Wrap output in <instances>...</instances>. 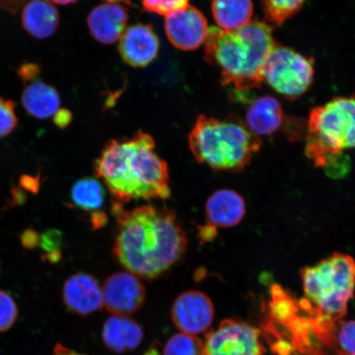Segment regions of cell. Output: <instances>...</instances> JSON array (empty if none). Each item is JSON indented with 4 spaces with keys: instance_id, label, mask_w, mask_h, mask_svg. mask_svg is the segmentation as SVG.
I'll list each match as a JSON object with an SVG mask.
<instances>
[{
    "instance_id": "6da1fadb",
    "label": "cell",
    "mask_w": 355,
    "mask_h": 355,
    "mask_svg": "<svg viewBox=\"0 0 355 355\" xmlns=\"http://www.w3.org/2000/svg\"><path fill=\"white\" fill-rule=\"evenodd\" d=\"M112 211L118 224L113 252L128 272L153 281L183 259L187 236L174 211L153 205L127 211L119 202Z\"/></svg>"
},
{
    "instance_id": "7a4b0ae2",
    "label": "cell",
    "mask_w": 355,
    "mask_h": 355,
    "mask_svg": "<svg viewBox=\"0 0 355 355\" xmlns=\"http://www.w3.org/2000/svg\"><path fill=\"white\" fill-rule=\"evenodd\" d=\"M95 175L119 203L170 198V174L148 133L106 144L93 165Z\"/></svg>"
},
{
    "instance_id": "3957f363",
    "label": "cell",
    "mask_w": 355,
    "mask_h": 355,
    "mask_svg": "<svg viewBox=\"0 0 355 355\" xmlns=\"http://www.w3.org/2000/svg\"><path fill=\"white\" fill-rule=\"evenodd\" d=\"M304 297L299 307L312 319L318 335L326 347L336 348L338 322L347 312L355 290V259L352 256L332 254L316 265L301 270Z\"/></svg>"
},
{
    "instance_id": "277c9868",
    "label": "cell",
    "mask_w": 355,
    "mask_h": 355,
    "mask_svg": "<svg viewBox=\"0 0 355 355\" xmlns=\"http://www.w3.org/2000/svg\"><path fill=\"white\" fill-rule=\"evenodd\" d=\"M204 44L207 63L220 70L224 85L238 92L261 85L266 62L277 44L270 26L259 20L234 32L213 26Z\"/></svg>"
},
{
    "instance_id": "5b68a950",
    "label": "cell",
    "mask_w": 355,
    "mask_h": 355,
    "mask_svg": "<svg viewBox=\"0 0 355 355\" xmlns=\"http://www.w3.org/2000/svg\"><path fill=\"white\" fill-rule=\"evenodd\" d=\"M189 145L200 165L215 171L238 172L250 165L261 141L241 123L202 114L189 133Z\"/></svg>"
},
{
    "instance_id": "8992f818",
    "label": "cell",
    "mask_w": 355,
    "mask_h": 355,
    "mask_svg": "<svg viewBox=\"0 0 355 355\" xmlns=\"http://www.w3.org/2000/svg\"><path fill=\"white\" fill-rule=\"evenodd\" d=\"M306 155L324 167L344 150L355 148V97H339L309 114Z\"/></svg>"
},
{
    "instance_id": "52a82bcc",
    "label": "cell",
    "mask_w": 355,
    "mask_h": 355,
    "mask_svg": "<svg viewBox=\"0 0 355 355\" xmlns=\"http://www.w3.org/2000/svg\"><path fill=\"white\" fill-rule=\"evenodd\" d=\"M313 74V65L308 58L277 44L266 62L264 80L279 94L296 99L308 91Z\"/></svg>"
},
{
    "instance_id": "ba28073f",
    "label": "cell",
    "mask_w": 355,
    "mask_h": 355,
    "mask_svg": "<svg viewBox=\"0 0 355 355\" xmlns=\"http://www.w3.org/2000/svg\"><path fill=\"white\" fill-rule=\"evenodd\" d=\"M205 355H265L260 330L239 319L222 321L207 333L204 341Z\"/></svg>"
},
{
    "instance_id": "9c48e42d",
    "label": "cell",
    "mask_w": 355,
    "mask_h": 355,
    "mask_svg": "<svg viewBox=\"0 0 355 355\" xmlns=\"http://www.w3.org/2000/svg\"><path fill=\"white\" fill-rule=\"evenodd\" d=\"M104 307L113 315L130 316L143 307L146 288L140 278L128 272L111 275L102 286Z\"/></svg>"
},
{
    "instance_id": "30bf717a",
    "label": "cell",
    "mask_w": 355,
    "mask_h": 355,
    "mask_svg": "<svg viewBox=\"0 0 355 355\" xmlns=\"http://www.w3.org/2000/svg\"><path fill=\"white\" fill-rule=\"evenodd\" d=\"M215 308L206 294L188 291L177 297L171 307V319L182 333L197 336L210 327Z\"/></svg>"
},
{
    "instance_id": "8fae6325",
    "label": "cell",
    "mask_w": 355,
    "mask_h": 355,
    "mask_svg": "<svg viewBox=\"0 0 355 355\" xmlns=\"http://www.w3.org/2000/svg\"><path fill=\"white\" fill-rule=\"evenodd\" d=\"M165 29L168 41L182 51H193L201 46L209 31L202 12L189 4L166 16Z\"/></svg>"
},
{
    "instance_id": "7c38bea8",
    "label": "cell",
    "mask_w": 355,
    "mask_h": 355,
    "mask_svg": "<svg viewBox=\"0 0 355 355\" xmlns=\"http://www.w3.org/2000/svg\"><path fill=\"white\" fill-rule=\"evenodd\" d=\"M128 3V0H107L93 8L87 17V25L97 42L110 44L119 41L127 28Z\"/></svg>"
},
{
    "instance_id": "4fadbf2b",
    "label": "cell",
    "mask_w": 355,
    "mask_h": 355,
    "mask_svg": "<svg viewBox=\"0 0 355 355\" xmlns=\"http://www.w3.org/2000/svg\"><path fill=\"white\" fill-rule=\"evenodd\" d=\"M62 295L67 309L79 316H87L104 307L102 287L87 273H77L67 279Z\"/></svg>"
},
{
    "instance_id": "5bb4252c",
    "label": "cell",
    "mask_w": 355,
    "mask_h": 355,
    "mask_svg": "<svg viewBox=\"0 0 355 355\" xmlns=\"http://www.w3.org/2000/svg\"><path fill=\"white\" fill-rule=\"evenodd\" d=\"M159 42L152 26L135 24L124 31L119 51L123 60L135 68H144L157 58Z\"/></svg>"
},
{
    "instance_id": "9a60e30c",
    "label": "cell",
    "mask_w": 355,
    "mask_h": 355,
    "mask_svg": "<svg viewBox=\"0 0 355 355\" xmlns=\"http://www.w3.org/2000/svg\"><path fill=\"white\" fill-rule=\"evenodd\" d=\"M205 209L207 224L216 228H232L243 219L246 204L241 194L230 189H220L208 198Z\"/></svg>"
},
{
    "instance_id": "2e32d148",
    "label": "cell",
    "mask_w": 355,
    "mask_h": 355,
    "mask_svg": "<svg viewBox=\"0 0 355 355\" xmlns=\"http://www.w3.org/2000/svg\"><path fill=\"white\" fill-rule=\"evenodd\" d=\"M144 331L135 319L112 315L106 319L101 331L105 347L117 354L131 352L141 345Z\"/></svg>"
},
{
    "instance_id": "e0dca14e",
    "label": "cell",
    "mask_w": 355,
    "mask_h": 355,
    "mask_svg": "<svg viewBox=\"0 0 355 355\" xmlns=\"http://www.w3.org/2000/svg\"><path fill=\"white\" fill-rule=\"evenodd\" d=\"M21 25L32 37L47 39L56 32L60 12L47 0H30L22 8Z\"/></svg>"
},
{
    "instance_id": "ac0fdd59",
    "label": "cell",
    "mask_w": 355,
    "mask_h": 355,
    "mask_svg": "<svg viewBox=\"0 0 355 355\" xmlns=\"http://www.w3.org/2000/svg\"><path fill=\"white\" fill-rule=\"evenodd\" d=\"M284 112L281 104L272 96H261L248 108L246 121L248 128L257 136H268L281 128Z\"/></svg>"
},
{
    "instance_id": "d6986e66",
    "label": "cell",
    "mask_w": 355,
    "mask_h": 355,
    "mask_svg": "<svg viewBox=\"0 0 355 355\" xmlns=\"http://www.w3.org/2000/svg\"><path fill=\"white\" fill-rule=\"evenodd\" d=\"M21 104L33 117L47 119L54 117L60 109V97L55 87L43 82H35L22 92Z\"/></svg>"
},
{
    "instance_id": "ffe728a7",
    "label": "cell",
    "mask_w": 355,
    "mask_h": 355,
    "mask_svg": "<svg viewBox=\"0 0 355 355\" xmlns=\"http://www.w3.org/2000/svg\"><path fill=\"white\" fill-rule=\"evenodd\" d=\"M212 13L219 28L234 32L252 21V0H213Z\"/></svg>"
},
{
    "instance_id": "44dd1931",
    "label": "cell",
    "mask_w": 355,
    "mask_h": 355,
    "mask_svg": "<svg viewBox=\"0 0 355 355\" xmlns=\"http://www.w3.org/2000/svg\"><path fill=\"white\" fill-rule=\"evenodd\" d=\"M70 197L74 207L92 214L101 211L103 207L105 192L98 180L95 178H83L73 185Z\"/></svg>"
},
{
    "instance_id": "7402d4cb",
    "label": "cell",
    "mask_w": 355,
    "mask_h": 355,
    "mask_svg": "<svg viewBox=\"0 0 355 355\" xmlns=\"http://www.w3.org/2000/svg\"><path fill=\"white\" fill-rule=\"evenodd\" d=\"M163 355H205V348L196 336L181 332L167 340Z\"/></svg>"
},
{
    "instance_id": "603a6c76",
    "label": "cell",
    "mask_w": 355,
    "mask_h": 355,
    "mask_svg": "<svg viewBox=\"0 0 355 355\" xmlns=\"http://www.w3.org/2000/svg\"><path fill=\"white\" fill-rule=\"evenodd\" d=\"M307 0H263L266 19L277 26L298 12Z\"/></svg>"
},
{
    "instance_id": "cb8c5ba5",
    "label": "cell",
    "mask_w": 355,
    "mask_h": 355,
    "mask_svg": "<svg viewBox=\"0 0 355 355\" xmlns=\"http://www.w3.org/2000/svg\"><path fill=\"white\" fill-rule=\"evenodd\" d=\"M336 347L338 354L355 355V321L340 322L336 333Z\"/></svg>"
},
{
    "instance_id": "d4e9b609",
    "label": "cell",
    "mask_w": 355,
    "mask_h": 355,
    "mask_svg": "<svg viewBox=\"0 0 355 355\" xmlns=\"http://www.w3.org/2000/svg\"><path fill=\"white\" fill-rule=\"evenodd\" d=\"M19 316L15 301L7 292L0 291V332L10 330Z\"/></svg>"
},
{
    "instance_id": "484cf974",
    "label": "cell",
    "mask_w": 355,
    "mask_h": 355,
    "mask_svg": "<svg viewBox=\"0 0 355 355\" xmlns=\"http://www.w3.org/2000/svg\"><path fill=\"white\" fill-rule=\"evenodd\" d=\"M17 126L15 103L11 100L0 97V139L10 135Z\"/></svg>"
},
{
    "instance_id": "4316f807",
    "label": "cell",
    "mask_w": 355,
    "mask_h": 355,
    "mask_svg": "<svg viewBox=\"0 0 355 355\" xmlns=\"http://www.w3.org/2000/svg\"><path fill=\"white\" fill-rule=\"evenodd\" d=\"M189 0H141L146 11L167 16L189 6Z\"/></svg>"
},
{
    "instance_id": "83f0119b",
    "label": "cell",
    "mask_w": 355,
    "mask_h": 355,
    "mask_svg": "<svg viewBox=\"0 0 355 355\" xmlns=\"http://www.w3.org/2000/svg\"><path fill=\"white\" fill-rule=\"evenodd\" d=\"M62 241H63V236L60 230H50L42 235L40 245L43 250L48 252L60 251Z\"/></svg>"
},
{
    "instance_id": "f1b7e54d",
    "label": "cell",
    "mask_w": 355,
    "mask_h": 355,
    "mask_svg": "<svg viewBox=\"0 0 355 355\" xmlns=\"http://www.w3.org/2000/svg\"><path fill=\"white\" fill-rule=\"evenodd\" d=\"M17 74L24 83L33 82L41 74V67L34 63H25L20 65Z\"/></svg>"
},
{
    "instance_id": "f546056e",
    "label": "cell",
    "mask_w": 355,
    "mask_h": 355,
    "mask_svg": "<svg viewBox=\"0 0 355 355\" xmlns=\"http://www.w3.org/2000/svg\"><path fill=\"white\" fill-rule=\"evenodd\" d=\"M20 241L26 250H32L40 245L41 235L33 229H26L21 234Z\"/></svg>"
},
{
    "instance_id": "4dcf8cb0",
    "label": "cell",
    "mask_w": 355,
    "mask_h": 355,
    "mask_svg": "<svg viewBox=\"0 0 355 355\" xmlns=\"http://www.w3.org/2000/svg\"><path fill=\"white\" fill-rule=\"evenodd\" d=\"M40 176H31L28 175H22L19 180V185L21 189H24L26 192L32 193H37L41 186L40 182Z\"/></svg>"
},
{
    "instance_id": "1f68e13d",
    "label": "cell",
    "mask_w": 355,
    "mask_h": 355,
    "mask_svg": "<svg viewBox=\"0 0 355 355\" xmlns=\"http://www.w3.org/2000/svg\"><path fill=\"white\" fill-rule=\"evenodd\" d=\"M72 114L70 111L66 109H60L53 117V121L57 127L64 128L69 125L72 121Z\"/></svg>"
},
{
    "instance_id": "d6a6232c",
    "label": "cell",
    "mask_w": 355,
    "mask_h": 355,
    "mask_svg": "<svg viewBox=\"0 0 355 355\" xmlns=\"http://www.w3.org/2000/svg\"><path fill=\"white\" fill-rule=\"evenodd\" d=\"M24 2L25 0H0V8L15 15L19 11Z\"/></svg>"
},
{
    "instance_id": "836d02e7",
    "label": "cell",
    "mask_w": 355,
    "mask_h": 355,
    "mask_svg": "<svg viewBox=\"0 0 355 355\" xmlns=\"http://www.w3.org/2000/svg\"><path fill=\"white\" fill-rule=\"evenodd\" d=\"M200 238L204 242H210L215 239L217 235L216 228L209 224L202 226L199 230Z\"/></svg>"
},
{
    "instance_id": "e575fe53",
    "label": "cell",
    "mask_w": 355,
    "mask_h": 355,
    "mask_svg": "<svg viewBox=\"0 0 355 355\" xmlns=\"http://www.w3.org/2000/svg\"><path fill=\"white\" fill-rule=\"evenodd\" d=\"M91 223L93 229H100L107 223V216L103 211L93 212L91 214Z\"/></svg>"
},
{
    "instance_id": "d590c367",
    "label": "cell",
    "mask_w": 355,
    "mask_h": 355,
    "mask_svg": "<svg viewBox=\"0 0 355 355\" xmlns=\"http://www.w3.org/2000/svg\"><path fill=\"white\" fill-rule=\"evenodd\" d=\"M11 195L12 200L10 204L12 206L21 205V204H24L26 201V195L24 190L21 189L13 188L11 191Z\"/></svg>"
},
{
    "instance_id": "8d00e7d4",
    "label": "cell",
    "mask_w": 355,
    "mask_h": 355,
    "mask_svg": "<svg viewBox=\"0 0 355 355\" xmlns=\"http://www.w3.org/2000/svg\"><path fill=\"white\" fill-rule=\"evenodd\" d=\"M52 355H85L73 352V350L65 347L63 345L58 343L53 350Z\"/></svg>"
},
{
    "instance_id": "74e56055",
    "label": "cell",
    "mask_w": 355,
    "mask_h": 355,
    "mask_svg": "<svg viewBox=\"0 0 355 355\" xmlns=\"http://www.w3.org/2000/svg\"><path fill=\"white\" fill-rule=\"evenodd\" d=\"M46 259L52 263H58L61 259L60 251L47 252Z\"/></svg>"
},
{
    "instance_id": "f35d334b",
    "label": "cell",
    "mask_w": 355,
    "mask_h": 355,
    "mask_svg": "<svg viewBox=\"0 0 355 355\" xmlns=\"http://www.w3.org/2000/svg\"><path fill=\"white\" fill-rule=\"evenodd\" d=\"M51 3L61 4V6H68V4L77 2L78 0H50Z\"/></svg>"
},
{
    "instance_id": "ab89813d",
    "label": "cell",
    "mask_w": 355,
    "mask_h": 355,
    "mask_svg": "<svg viewBox=\"0 0 355 355\" xmlns=\"http://www.w3.org/2000/svg\"><path fill=\"white\" fill-rule=\"evenodd\" d=\"M144 355H159L157 350L150 349L149 352H146Z\"/></svg>"
},
{
    "instance_id": "60d3db41",
    "label": "cell",
    "mask_w": 355,
    "mask_h": 355,
    "mask_svg": "<svg viewBox=\"0 0 355 355\" xmlns=\"http://www.w3.org/2000/svg\"><path fill=\"white\" fill-rule=\"evenodd\" d=\"M315 355H327L326 353H321V354H315Z\"/></svg>"
},
{
    "instance_id": "b9f144b4",
    "label": "cell",
    "mask_w": 355,
    "mask_h": 355,
    "mask_svg": "<svg viewBox=\"0 0 355 355\" xmlns=\"http://www.w3.org/2000/svg\"><path fill=\"white\" fill-rule=\"evenodd\" d=\"M337 355H345V354H338Z\"/></svg>"
}]
</instances>
